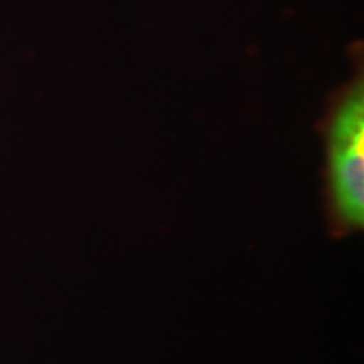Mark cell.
<instances>
[{
    "label": "cell",
    "instance_id": "6da1fadb",
    "mask_svg": "<svg viewBox=\"0 0 364 364\" xmlns=\"http://www.w3.org/2000/svg\"><path fill=\"white\" fill-rule=\"evenodd\" d=\"M322 198L334 238L364 225V88L354 80L332 105L326 122Z\"/></svg>",
    "mask_w": 364,
    "mask_h": 364
}]
</instances>
